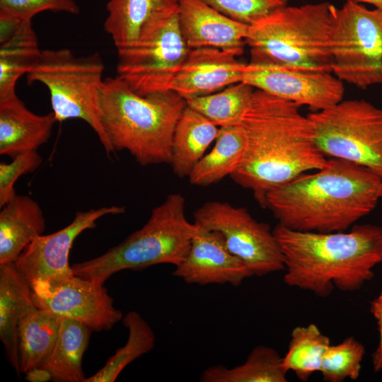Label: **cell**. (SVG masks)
<instances>
[{
  "instance_id": "6da1fadb",
  "label": "cell",
  "mask_w": 382,
  "mask_h": 382,
  "mask_svg": "<svg viewBox=\"0 0 382 382\" xmlns=\"http://www.w3.org/2000/svg\"><path fill=\"white\" fill-rule=\"evenodd\" d=\"M301 107L255 89L241 121L247 149L231 178L250 190L262 207L268 192L327 163L315 141L311 122Z\"/></svg>"
},
{
  "instance_id": "7a4b0ae2",
  "label": "cell",
  "mask_w": 382,
  "mask_h": 382,
  "mask_svg": "<svg viewBox=\"0 0 382 382\" xmlns=\"http://www.w3.org/2000/svg\"><path fill=\"white\" fill-rule=\"evenodd\" d=\"M381 183L369 168L330 158L323 168L268 192L264 208L291 230L344 231L374 209Z\"/></svg>"
},
{
  "instance_id": "3957f363",
  "label": "cell",
  "mask_w": 382,
  "mask_h": 382,
  "mask_svg": "<svg viewBox=\"0 0 382 382\" xmlns=\"http://www.w3.org/2000/svg\"><path fill=\"white\" fill-rule=\"evenodd\" d=\"M284 257V282L327 297L335 289L354 291L374 276L382 262V227L354 225L349 231L273 229Z\"/></svg>"
},
{
  "instance_id": "277c9868",
  "label": "cell",
  "mask_w": 382,
  "mask_h": 382,
  "mask_svg": "<svg viewBox=\"0 0 382 382\" xmlns=\"http://www.w3.org/2000/svg\"><path fill=\"white\" fill-rule=\"evenodd\" d=\"M186 100L173 91L141 96L117 76L104 79L101 122L115 153L127 151L143 166L170 164L177 121Z\"/></svg>"
},
{
  "instance_id": "5b68a950",
  "label": "cell",
  "mask_w": 382,
  "mask_h": 382,
  "mask_svg": "<svg viewBox=\"0 0 382 382\" xmlns=\"http://www.w3.org/2000/svg\"><path fill=\"white\" fill-rule=\"evenodd\" d=\"M337 9L329 2L282 6L249 25L251 59L332 72L330 42Z\"/></svg>"
},
{
  "instance_id": "8992f818",
  "label": "cell",
  "mask_w": 382,
  "mask_h": 382,
  "mask_svg": "<svg viewBox=\"0 0 382 382\" xmlns=\"http://www.w3.org/2000/svg\"><path fill=\"white\" fill-rule=\"evenodd\" d=\"M197 225L188 221L185 199L170 193L154 207L146 223L105 253L74 263V275L104 284L112 274L159 264L175 267L186 256Z\"/></svg>"
},
{
  "instance_id": "52a82bcc",
  "label": "cell",
  "mask_w": 382,
  "mask_h": 382,
  "mask_svg": "<svg viewBox=\"0 0 382 382\" xmlns=\"http://www.w3.org/2000/svg\"><path fill=\"white\" fill-rule=\"evenodd\" d=\"M104 69L98 52L76 56L68 48L42 50L25 76L28 84L37 82L47 88L57 122L84 121L111 157L115 153L103 128L100 106Z\"/></svg>"
},
{
  "instance_id": "ba28073f",
  "label": "cell",
  "mask_w": 382,
  "mask_h": 382,
  "mask_svg": "<svg viewBox=\"0 0 382 382\" xmlns=\"http://www.w3.org/2000/svg\"><path fill=\"white\" fill-rule=\"evenodd\" d=\"M308 116L325 157L365 167L382 178L381 108L364 99H343Z\"/></svg>"
},
{
  "instance_id": "9c48e42d",
  "label": "cell",
  "mask_w": 382,
  "mask_h": 382,
  "mask_svg": "<svg viewBox=\"0 0 382 382\" xmlns=\"http://www.w3.org/2000/svg\"><path fill=\"white\" fill-rule=\"evenodd\" d=\"M189 50L176 8L146 25L133 45L117 50V76L141 96L170 91Z\"/></svg>"
},
{
  "instance_id": "30bf717a",
  "label": "cell",
  "mask_w": 382,
  "mask_h": 382,
  "mask_svg": "<svg viewBox=\"0 0 382 382\" xmlns=\"http://www.w3.org/2000/svg\"><path fill=\"white\" fill-rule=\"evenodd\" d=\"M332 73L364 89L382 83V12L347 1L337 9L330 42Z\"/></svg>"
},
{
  "instance_id": "8fae6325",
  "label": "cell",
  "mask_w": 382,
  "mask_h": 382,
  "mask_svg": "<svg viewBox=\"0 0 382 382\" xmlns=\"http://www.w3.org/2000/svg\"><path fill=\"white\" fill-rule=\"evenodd\" d=\"M194 223L220 232L228 250L254 276L284 270V257L273 229L255 219L244 207L220 201L203 204L193 214Z\"/></svg>"
},
{
  "instance_id": "7c38bea8",
  "label": "cell",
  "mask_w": 382,
  "mask_h": 382,
  "mask_svg": "<svg viewBox=\"0 0 382 382\" xmlns=\"http://www.w3.org/2000/svg\"><path fill=\"white\" fill-rule=\"evenodd\" d=\"M255 89L307 106L312 112L343 100L344 83L332 72L301 70L271 62L253 59L245 64L241 77Z\"/></svg>"
},
{
  "instance_id": "4fadbf2b",
  "label": "cell",
  "mask_w": 382,
  "mask_h": 382,
  "mask_svg": "<svg viewBox=\"0 0 382 382\" xmlns=\"http://www.w3.org/2000/svg\"><path fill=\"white\" fill-rule=\"evenodd\" d=\"M29 284L37 306L77 320L92 330H109L123 318L103 284L76 275L57 283Z\"/></svg>"
},
{
  "instance_id": "5bb4252c",
  "label": "cell",
  "mask_w": 382,
  "mask_h": 382,
  "mask_svg": "<svg viewBox=\"0 0 382 382\" xmlns=\"http://www.w3.org/2000/svg\"><path fill=\"white\" fill-rule=\"evenodd\" d=\"M125 212V207L115 205L77 212L66 226L51 234L37 237L14 263L29 283L41 281L52 284L64 281L74 275L69 263V255L75 239L85 230L95 228L100 218Z\"/></svg>"
},
{
  "instance_id": "9a60e30c",
  "label": "cell",
  "mask_w": 382,
  "mask_h": 382,
  "mask_svg": "<svg viewBox=\"0 0 382 382\" xmlns=\"http://www.w3.org/2000/svg\"><path fill=\"white\" fill-rule=\"evenodd\" d=\"M190 249L173 274L187 284L241 285L253 275L227 248L223 235L197 225Z\"/></svg>"
},
{
  "instance_id": "2e32d148",
  "label": "cell",
  "mask_w": 382,
  "mask_h": 382,
  "mask_svg": "<svg viewBox=\"0 0 382 382\" xmlns=\"http://www.w3.org/2000/svg\"><path fill=\"white\" fill-rule=\"evenodd\" d=\"M243 52L215 47L190 49L170 90L187 100L241 82L245 64L237 58Z\"/></svg>"
},
{
  "instance_id": "e0dca14e",
  "label": "cell",
  "mask_w": 382,
  "mask_h": 382,
  "mask_svg": "<svg viewBox=\"0 0 382 382\" xmlns=\"http://www.w3.org/2000/svg\"><path fill=\"white\" fill-rule=\"evenodd\" d=\"M180 29L189 49L215 47L243 50L249 25L219 12L204 0H179Z\"/></svg>"
},
{
  "instance_id": "ac0fdd59",
  "label": "cell",
  "mask_w": 382,
  "mask_h": 382,
  "mask_svg": "<svg viewBox=\"0 0 382 382\" xmlns=\"http://www.w3.org/2000/svg\"><path fill=\"white\" fill-rule=\"evenodd\" d=\"M41 50L32 21L0 12V99L16 95L18 79L27 74Z\"/></svg>"
},
{
  "instance_id": "d6986e66",
  "label": "cell",
  "mask_w": 382,
  "mask_h": 382,
  "mask_svg": "<svg viewBox=\"0 0 382 382\" xmlns=\"http://www.w3.org/2000/svg\"><path fill=\"white\" fill-rule=\"evenodd\" d=\"M56 122L52 112L37 115L17 95L0 99V154L13 158L37 151L49 140Z\"/></svg>"
},
{
  "instance_id": "ffe728a7",
  "label": "cell",
  "mask_w": 382,
  "mask_h": 382,
  "mask_svg": "<svg viewBox=\"0 0 382 382\" xmlns=\"http://www.w3.org/2000/svg\"><path fill=\"white\" fill-rule=\"evenodd\" d=\"M0 212V265L15 262L25 248L43 234L45 219L39 204L16 195Z\"/></svg>"
},
{
  "instance_id": "44dd1931",
  "label": "cell",
  "mask_w": 382,
  "mask_h": 382,
  "mask_svg": "<svg viewBox=\"0 0 382 382\" xmlns=\"http://www.w3.org/2000/svg\"><path fill=\"white\" fill-rule=\"evenodd\" d=\"M33 303L30 284L15 263L0 265V339L19 377L18 326L22 314Z\"/></svg>"
},
{
  "instance_id": "7402d4cb",
  "label": "cell",
  "mask_w": 382,
  "mask_h": 382,
  "mask_svg": "<svg viewBox=\"0 0 382 382\" xmlns=\"http://www.w3.org/2000/svg\"><path fill=\"white\" fill-rule=\"evenodd\" d=\"M220 127L186 105L173 132L170 165L180 178L188 177L195 166L216 140Z\"/></svg>"
},
{
  "instance_id": "603a6c76",
  "label": "cell",
  "mask_w": 382,
  "mask_h": 382,
  "mask_svg": "<svg viewBox=\"0 0 382 382\" xmlns=\"http://www.w3.org/2000/svg\"><path fill=\"white\" fill-rule=\"evenodd\" d=\"M179 0H109L103 27L116 50L133 45L158 16L178 8Z\"/></svg>"
},
{
  "instance_id": "cb8c5ba5",
  "label": "cell",
  "mask_w": 382,
  "mask_h": 382,
  "mask_svg": "<svg viewBox=\"0 0 382 382\" xmlns=\"http://www.w3.org/2000/svg\"><path fill=\"white\" fill-rule=\"evenodd\" d=\"M212 149L198 161L190 173L189 181L196 186H209L238 168L247 149V136L241 125L220 127Z\"/></svg>"
},
{
  "instance_id": "d4e9b609",
  "label": "cell",
  "mask_w": 382,
  "mask_h": 382,
  "mask_svg": "<svg viewBox=\"0 0 382 382\" xmlns=\"http://www.w3.org/2000/svg\"><path fill=\"white\" fill-rule=\"evenodd\" d=\"M62 317L36 306L26 308L18 326L19 364L21 373L39 366L52 352Z\"/></svg>"
},
{
  "instance_id": "484cf974",
  "label": "cell",
  "mask_w": 382,
  "mask_h": 382,
  "mask_svg": "<svg viewBox=\"0 0 382 382\" xmlns=\"http://www.w3.org/2000/svg\"><path fill=\"white\" fill-rule=\"evenodd\" d=\"M92 329L73 318L62 317L54 347L40 366L58 382H84L83 356L86 350Z\"/></svg>"
},
{
  "instance_id": "4316f807",
  "label": "cell",
  "mask_w": 382,
  "mask_h": 382,
  "mask_svg": "<svg viewBox=\"0 0 382 382\" xmlns=\"http://www.w3.org/2000/svg\"><path fill=\"white\" fill-rule=\"evenodd\" d=\"M287 371L282 357L272 347L258 345L253 348L243 364L232 368L215 365L207 368L201 382H286Z\"/></svg>"
},
{
  "instance_id": "83f0119b",
  "label": "cell",
  "mask_w": 382,
  "mask_h": 382,
  "mask_svg": "<svg viewBox=\"0 0 382 382\" xmlns=\"http://www.w3.org/2000/svg\"><path fill=\"white\" fill-rule=\"evenodd\" d=\"M122 323L128 330L125 345L118 348L98 371L86 378L84 382H113L128 364L154 347V332L138 312L129 311L123 317Z\"/></svg>"
},
{
  "instance_id": "f1b7e54d",
  "label": "cell",
  "mask_w": 382,
  "mask_h": 382,
  "mask_svg": "<svg viewBox=\"0 0 382 382\" xmlns=\"http://www.w3.org/2000/svg\"><path fill=\"white\" fill-rule=\"evenodd\" d=\"M254 91L250 85L238 82L217 92L190 98L186 103L219 127L233 126L240 125Z\"/></svg>"
},
{
  "instance_id": "f546056e",
  "label": "cell",
  "mask_w": 382,
  "mask_h": 382,
  "mask_svg": "<svg viewBox=\"0 0 382 382\" xmlns=\"http://www.w3.org/2000/svg\"><path fill=\"white\" fill-rule=\"evenodd\" d=\"M330 345V339L314 324L298 326L291 333L288 350L282 357V366L292 371L297 378L306 381L320 371L324 354Z\"/></svg>"
},
{
  "instance_id": "4dcf8cb0",
  "label": "cell",
  "mask_w": 382,
  "mask_h": 382,
  "mask_svg": "<svg viewBox=\"0 0 382 382\" xmlns=\"http://www.w3.org/2000/svg\"><path fill=\"white\" fill-rule=\"evenodd\" d=\"M365 354L364 345L353 337H348L326 350L320 371L327 382H341L349 378H359Z\"/></svg>"
},
{
  "instance_id": "1f68e13d",
  "label": "cell",
  "mask_w": 382,
  "mask_h": 382,
  "mask_svg": "<svg viewBox=\"0 0 382 382\" xmlns=\"http://www.w3.org/2000/svg\"><path fill=\"white\" fill-rule=\"evenodd\" d=\"M213 8L237 21L250 25L286 5L287 0H204Z\"/></svg>"
},
{
  "instance_id": "d6a6232c",
  "label": "cell",
  "mask_w": 382,
  "mask_h": 382,
  "mask_svg": "<svg viewBox=\"0 0 382 382\" xmlns=\"http://www.w3.org/2000/svg\"><path fill=\"white\" fill-rule=\"evenodd\" d=\"M42 163V158L37 151L19 154L10 163H0V207L16 195L14 185L18 179L37 170Z\"/></svg>"
},
{
  "instance_id": "836d02e7",
  "label": "cell",
  "mask_w": 382,
  "mask_h": 382,
  "mask_svg": "<svg viewBox=\"0 0 382 382\" xmlns=\"http://www.w3.org/2000/svg\"><path fill=\"white\" fill-rule=\"evenodd\" d=\"M43 11L77 15L80 8L75 0H0V12L25 20Z\"/></svg>"
},
{
  "instance_id": "e575fe53",
  "label": "cell",
  "mask_w": 382,
  "mask_h": 382,
  "mask_svg": "<svg viewBox=\"0 0 382 382\" xmlns=\"http://www.w3.org/2000/svg\"><path fill=\"white\" fill-rule=\"evenodd\" d=\"M25 379L30 382H46L52 380V375L47 369L39 366L28 371Z\"/></svg>"
},
{
  "instance_id": "d590c367",
  "label": "cell",
  "mask_w": 382,
  "mask_h": 382,
  "mask_svg": "<svg viewBox=\"0 0 382 382\" xmlns=\"http://www.w3.org/2000/svg\"><path fill=\"white\" fill-rule=\"evenodd\" d=\"M380 333V340L378 347L372 354V365L375 372L382 370V326L378 327Z\"/></svg>"
},
{
  "instance_id": "8d00e7d4",
  "label": "cell",
  "mask_w": 382,
  "mask_h": 382,
  "mask_svg": "<svg viewBox=\"0 0 382 382\" xmlns=\"http://www.w3.org/2000/svg\"><path fill=\"white\" fill-rule=\"evenodd\" d=\"M370 313L376 320L378 327L382 326V292L371 302Z\"/></svg>"
},
{
  "instance_id": "74e56055",
  "label": "cell",
  "mask_w": 382,
  "mask_h": 382,
  "mask_svg": "<svg viewBox=\"0 0 382 382\" xmlns=\"http://www.w3.org/2000/svg\"><path fill=\"white\" fill-rule=\"evenodd\" d=\"M345 1H352L357 3H367L373 5L375 8L382 12V0H344Z\"/></svg>"
},
{
  "instance_id": "f35d334b",
  "label": "cell",
  "mask_w": 382,
  "mask_h": 382,
  "mask_svg": "<svg viewBox=\"0 0 382 382\" xmlns=\"http://www.w3.org/2000/svg\"><path fill=\"white\" fill-rule=\"evenodd\" d=\"M379 196H380V198L382 197V183L381 184L380 189H379Z\"/></svg>"
},
{
  "instance_id": "ab89813d",
  "label": "cell",
  "mask_w": 382,
  "mask_h": 382,
  "mask_svg": "<svg viewBox=\"0 0 382 382\" xmlns=\"http://www.w3.org/2000/svg\"><path fill=\"white\" fill-rule=\"evenodd\" d=\"M323 1V0H322Z\"/></svg>"
}]
</instances>
